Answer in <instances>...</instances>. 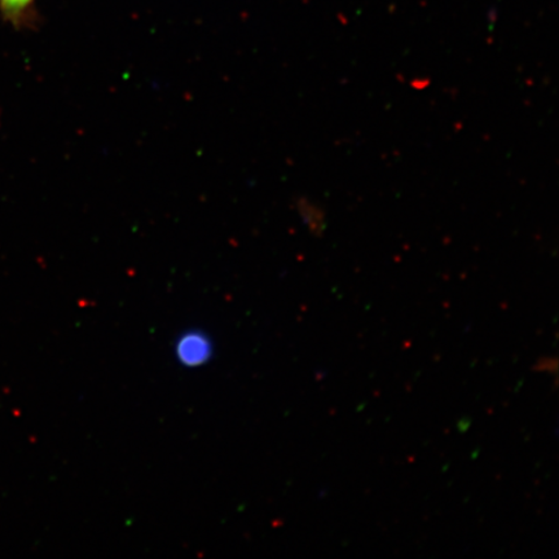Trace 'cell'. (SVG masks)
<instances>
[{"instance_id": "cell-2", "label": "cell", "mask_w": 559, "mask_h": 559, "mask_svg": "<svg viewBox=\"0 0 559 559\" xmlns=\"http://www.w3.org/2000/svg\"><path fill=\"white\" fill-rule=\"evenodd\" d=\"M34 0H0V11L10 23L20 25Z\"/></svg>"}, {"instance_id": "cell-1", "label": "cell", "mask_w": 559, "mask_h": 559, "mask_svg": "<svg viewBox=\"0 0 559 559\" xmlns=\"http://www.w3.org/2000/svg\"><path fill=\"white\" fill-rule=\"evenodd\" d=\"M174 355L179 365L186 368L204 367L213 359V341L204 331H186L175 341Z\"/></svg>"}]
</instances>
